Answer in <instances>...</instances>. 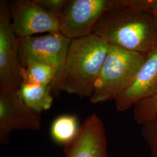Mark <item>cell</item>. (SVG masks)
<instances>
[{
    "label": "cell",
    "mask_w": 157,
    "mask_h": 157,
    "mask_svg": "<svg viewBox=\"0 0 157 157\" xmlns=\"http://www.w3.org/2000/svg\"><path fill=\"white\" fill-rule=\"evenodd\" d=\"M157 93V48L146 58L135 79L115 99L118 111L122 112Z\"/></svg>",
    "instance_id": "30bf717a"
},
{
    "label": "cell",
    "mask_w": 157,
    "mask_h": 157,
    "mask_svg": "<svg viewBox=\"0 0 157 157\" xmlns=\"http://www.w3.org/2000/svg\"><path fill=\"white\" fill-rule=\"evenodd\" d=\"M48 11L59 17L67 5L69 0H37Z\"/></svg>",
    "instance_id": "e0dca14e"
},
{
    "label": "cell",
    "mask_w": 157,
    "mask_h": 157,
    "mask_svg": "<svg viewBox=\"0 0 157 157\" xmlns=\"http://www.w3.org/2000/svg\"><path fill=\"white\" fill-rule=\"evenodd\" d=\"M140 54L109 45L90 101L93 104L115 100L132 83L146 60Z\"/></svg>",
    "instance_id": "3957f363"
},
{
    "label": "cell",
    "mask_w": 157,
    "mask_h": 157,
    "mask_svg": "<svg viewBox=\"0 0 157 157\" xmlns=\"http://www.w3.org/2000/svg\"><path fill=\"white\" fill-rule=\"evenodd\" d=\"M19 39L12 26L10 1H0V87L17 90L22 83Z\"/></svg>",
    "instance_id": "5b68a950"
},
{
    "label": "cell",
    "mask_w": 157,
    "mask_h": 157,
    "mask_svg": "<svg viewBox=\"0 0 157 157\" xmlns=\"http://www.w3.org/2000/svg\"><path fill=\"white\" fill-rule=\"evenodd\" d=\"M93 34L109 45L148 56L157 48V26L147 12L115 7L105 12Z\"/></svg>",
    "instance_id": "6da1fadb"
},
{
    "label": "cell",
    "mask_w": 157,
    "mask_h": 157,
    "mask_svg": "<svg viewBox=\"0 0 157 157\" xmlns=\"http://www.w3.org/2000/svg\"><path fill=\"white\" fill-rule=\"evenodd\" d=\"M133 115L136 122L141 126L155 118L157 116V93L135 104Z\"/></svg>",
    "instance_id": "5bb4252c"
},
{
    "label": "cell",
    "mask_w": 157,
    "mask_h": 157,
    "mask_svg": "<svg viewBox=\"0 0 157 157\" xmlns=\"http://www.w3.org/2000/svg\"><path fill=\"white\" fill-rule=\"evenodd\" d=\"M80 126L76 115L71 114L60 115L56 118L51 124V136L56 143L66 146L75 138Z\"/></svg>",
    "instance_id": "4fadbf2b"
},
{
    "label": "cell",
    "mask_w": 157,
    "mask_h": 157,
    "mask_svg": "<svg viewBox=\"0 0 157 157\" xmlns=\"http://www.w3.org/2000/svg\"><path fill=\"white\" fill-rule=\"evenodd\" d=\"M61 33L36 35L19 39V50L21 61L32 58L47 63L56 69V78L51 86L52 94L60 92L62 76L71 42Z\"/></svg>",
    "instance_id": "277c9868"
},
{
    "label": "cell",
    "mask_w": 157,
    "mask_h": 157,
    "mask_svg": "<svg viewBox=\"0 0 157 157\" xmlns=\"http://www.w3.org/2000/svg\"></svg>",
    "instance_id": "ac0fdd59"
},
{
    "label": "cell",
    "mask_w": 157,
    "mask_h": 157,
    "mask_svg": "<svg viewBox=\"0 0 157 157\" xmlns=\"http://www.w3.org/2000/svg\"><path fill=\"white\" fill-rule=\"evenodd\" d=\"M126 8L150 13L157 26V0H125Z\"/></svg>",
    "instance_id": "2e32d148"
},
{
    "label": "cell",
    "mask_w": 157,
    "mask_h": 157,
    "mask_svg": "<svg viewBox=\"0 0 157 157\" xmlns=\"http://www.w3.org/2000/svg\"><path fill=\"white\" fill-rule=\"evenodd\" d=\"M17 91L23 102L35 112L41 113L52 105L54 97L50 86L22 82Z\"/></svg>",
    "instance_id": "8fae6325"
},
{
    "label": "cell",
    "mask_w": 157,
    "mask_h": 157,
    "mask_svg": "<svg viewBox=\"0 0 157 157\" xmlns=\"http://www.w3.org/2000/svg\"><path fill=\"white\" fill-rule=\"evenodd\" d=\"M22 82L51 86L56 78V69L39 60L28 58L22 60Z\"/></svg>",
    "instance_id": "7c38bea8"
},
{
    "label": "cell",
    "mask_w": 157,
    "mask_h": 157,
    "mask_svg": "<svg viewBox=\"0 0 157 157\" xmlns=\"http://www.w3.org/2000/svg\"><path fill=\"white\" fill-rule=\"evenodd\" d=\"M116 6L117 0H69L59 17L60 33L71 40L90 36L103 14Z\"/></svg>",
    "instance_id": "8992f818"
},
{
    "label": "cell",
    "mask_w": 157,
    "mask_h": 157,
    "mask_svg": "<svg viewBox=\"0 0 157 157\" xmlns=\"http://www.w3.org/2000/svg\"><path fill=\"white\" fill-rule=\"evenodd\" d=\"M10 8L12 26L19 39L60 33L59 17L45 10L37 0L12 1Z\"/></svg>",
    "instance_id": "52a82bcc"
},
{
    "label": "cell",
    "mask_w": 157,
    "mask_h": 157,
    "mask_svg": "<svg viewBox=\"0 0 157 157\" xmlns=\"http://www.w3.org/2000/svg\"><path fill=\"white\" fill-rule=\"evenodd\" d=\"M41 113L29 108L21 100L17 90L0 87V144L9 143L15 130H39Z\"/></svg>",
    "instance_id": "ba28073f"
},
{
    "label": "cell",
    "mask_w": 157,
    "mask_h": 157,
    "mask_svg": "<svg viewBox=\"0 0 157 157\" xmlns=\"http://www.w3.org/2000/svg\"><path fill=\"white\" fill-rule=\"evenodd\" d=\"M105 129L101 119L93 113L80 126L75 138L63 146L65 157H109Z\"/></svg>",
    "instance_id": "9c48e42d"
},
{
    "label": "cell",
    "mask_w": 157,
    "mask_h": 157,
    "mask_svg": "<svg viewBox=\"0 0 157 157\" xmlns=\"http://www.w3.org/2000/svg\"><path fill=\"white\" fill-rule=\"evenodd\" d=\"M141 135L148 147L151 157H157V116L141 126Z\"/></svg>",
    "instance_id": "9a60e30c"
},
{
    "label": "cell",
    "mask_w": 157,
    "mask_h": 157,
    "mask_svg": "<svg viewBox=\"0 0 157 157\" xmlns=\"http://www.w3.org/2000/svg\"><path fill=\"white\" fill-rule=\"evenodd\" d=\"M109 45L93 34L72 40L67 51L60 91L80 98H90Z\"/></svg>",
    "instance_id": "7a4b0ae2"
}]
</instances>
